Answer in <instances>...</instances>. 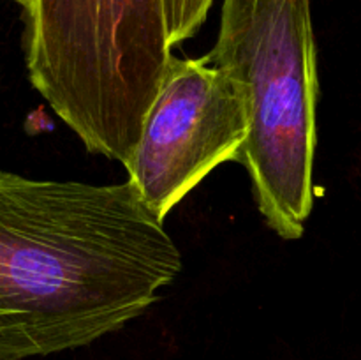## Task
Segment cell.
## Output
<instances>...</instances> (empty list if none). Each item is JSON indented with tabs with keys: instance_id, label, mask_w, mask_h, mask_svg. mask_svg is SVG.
<instances>
[{
	"instance_id": "obj_1",
	"label": "cell",
	"mask_w": 361,
	"mask_h": 360,
	"mask_svg": "<svg viewBox=\"0 0 361 360\" xmlns=\"http://www.w3.org/2000/svg\"><path fill=\"white\" fill-rule=\"evenodd\" d=\"M182 253L133 182L0 168V360L81 348L147 313Z\"/></svg>"
},
{
	"instance_id": "obj_2",
	"label": "cell",
	"mask_w": 361,
	"mask_h": 360,
	"mask_svg": "<svg viewBox=\"0 0 361 360\" xmlns=\"http://www.w3.org/2000/svg\"><path fill=\"white\" fill-rule=\"evenodd\" d=\"M23 23L35 90L88 152L126 164L173 55L166 0H32Z\"/></svg>"
},
{
	"instance_id": "obj_3",
	"label": "cell",
	"mask_w": 361,
	"mask_h": 360,
	"mask_svg": "<svg viewBox=\"0 0 361 360\" xmlns=\"http://www.w3.org/2000/svg\"><path fill=\"white\" fill-rule=\"evenodd\" d=\"M204 59L247 85L250 124L238 162L267 224L300 239L314 205L319 94L310 0H224Z\"/></svg>"
},
{
	"instance_id": "obj_4",
	"label": "cell",
	"mask_w": 361,
	"mask_h": 360,
	"mask_svg": "<svg viewBox=\"0 0 361 360\" xmlns=\"http://www.w3.org/2000/svg\"><path fill=\"white\" fill-rule=\"evenodd\" d=\"M249 90L204 56L171 55L126 166L148 210L166 215L217 166L238 161L249 136Z\"/></svg>"
},
{
	"instance_id": "obj_5",
	"label": "cell",
	"mask_w": 361,
	"mask_h": 360,
	"mask_svg": "<svg viewBox=\"0 0 361 360\" xmlns=\"http://www.w3.org/2000/svg\"><path fill=\"white\" fill-rule=\"evenodd\" d=\"M214 0H166V20L171 46L192 37L207 20Z\"/></svg>"
},
{
	"instance_id": "obj_6",
	"label": "cell",
	"mask_w": 361,
	"mask_h": 360,
	"mask_svg": "<svg viewBox=\"0 0 361 360\" xmlns=\"http://www.w3.org/2000/svg\"><path fill=\"white\" fill-rule=\"evenodd\" d=\"M13 2H16L18 6H21V7H23V9H27V7L30 6L32 0H13Z\"/></svg>"
}]
</instances>
